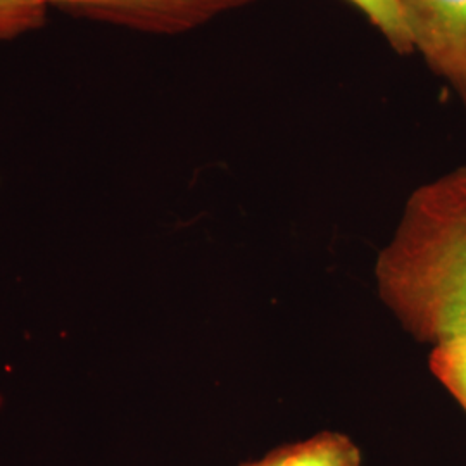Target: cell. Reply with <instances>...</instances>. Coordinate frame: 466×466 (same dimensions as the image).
Instances as JSON below:
<instances>
[{
    "label": "cell",
    "instance_id": "3",
    "mask_svg": "<svg viewBox=\"0 0 466 466\" xmlns=\"http://www.w3.org/2000/svg\"><path fill=\"white\" fill-rule=\"evenodd\" d=\"M413 49L466 107V0H398Z\"/></svg>",
    "mask_w": 466,
    "mask_h": 466
},
{
    "label": "cell",
    "instance_id": "5",
    "mask_svg": "<svg viewBox=\"0 0 466 466\" xmlns=\"http://www.w3.org/2000/svg\"><path fill=\"white\" fill-rule=\"evenodd\" d=\"M429 365L433 377L446 387L466 413V337L433 346Z\"/></svg>",
    "mask_w": 466,
    "mask_h": 466
},
{
    "label": "cell",
    "instance_id": "6",
    "mask_svg": "<svg viewBox=\"0 0 466 466\" xmlns=\"http://www.w3.org/2000/svg\"><path fill=\"white\" fill-rule=\"evenodd\" d=\"M350 2L368 17V21L382 34L387 44L398 54L408 56L415 52L398 0H350Z\"/></svg>",
    "mask_w": 466,
    "mask_h": 466
},
{
    "label": "cell",
    "instance_id": "4",
    "mask_svg": "<svg viewBox=\"0 0 466 466\" xmlns=\"http://www.w3.org/2000/svg\"><path fill=\"white\" fill-rule=\"evenodd\" d=\"M358 444L340 432H319L240 466H361Z\"/></svg>",
    "mask_w": 466,
    "mask_h": 466
},
{
    "label": "cell",
    "instance_id": "1",
    "mask_svg": "<svg viewBox=\"0 0 466 466\" xmlns=\"http://www.w3.org/2000/svg\"><path fill=\"white\" fill-rule=\"evenodd\" d=\"M383 304L427 344L466 337V167L421 185L375 263Z\"/></svg>",
    "mask_w": 466,
    "mask_h": 466
},
{
    "label": "cell",
    "instance_id": "7",
    "mask_svg": "<svg viewBox=\"0 0 466 466\" xmlns=\"http://www.w3.org/2000/svg\"><path fill=\"white\" fill-rule=\"evenodd\" d=\"M49 9V0H0V42L40 30Z\"/></svg>",
    "mask_w": 466,
    "mask_h": 466
},
{
    "label": "cell",
    "instance_id": "2",
    "mask_svg": "<svg viewBox=\"0 0 466 466\" xmlns=\"http://www.w3.org/2000/svg\"><path fill=\"white\" fill-rule=\"evenodd\" d=\"M256 0H49L67 16L152 35H180Z\"/></svg>",
    "mask_w": 466,
    "mask_h": 466
}]
</instances>
